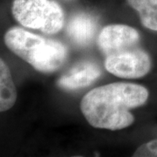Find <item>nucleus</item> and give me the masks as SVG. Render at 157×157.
I'll return each mask as SVG.
<instances>
[{
  "instance_id": "obj_1",
  "label": "nucleus",
  "mask_w": 157,
  "mask_h": 157,
  "mask_svg": "<svg viewBox=\"0 0 157 157\" xmlns=\"http://www.w3.org/2000/svg\"><path fill=\"white\" fill-rule=\"evenodd\" d=\"M147 98L148 91L140 85L111 83L89 91L80 102V109L94 128L115 131L133 124L131 109L142 106Z\"/></svg>"
},
{
  "instance_id": "obj_2",
  "label": "nucleus",
  "mask_w": 157,
  "mask_h": 157,
  "mask_svg": "<svg viewBox=\"0 0 157 157\" xmlns=\"http://www.w3.org/2000/svg\"><path fill=\"white\" fill-rule=\"evenodd\" d=\"M5 43L12 52L41 73L57 71L67 57V49L62 43L19 27H13L6 33Z\"/></svg>"
},
{
  "instance_id": "obj_3",
  "label": "nucleus",
  "mask_w": 157,
  "mask_h": 157,
  "mask_svg": "<svg viewBox=\"0 0 157 157\" xmlns=\"http://www.w3.org/2000/svg\"><path fill=\"white\" fill-rule=\"evenodd\" d=\"M11 11L23 26L47 35L57 33L64 25L62 8L53 0H14Z\"/></svg>"
},
{
  "instance_id": "obj_4",
  "label": "nucleus",
  "mask_w": 157,
  "mask_h": 157,
  "mask_svg": "<svg viewBox=\"0 0 157 157\" xmlns=\"http://www.w3.org/2000/svg\"><path fill=\"white\" fill-rule=\"evenodd\" d=\"M151 59L139 45L119 51L106 56L105 67L110 73L125 78L147 75L151 69Z\"/></svg>"
},
{
  "instance_id": "obj_5",
  "label": "nucleus",
  "mask_w": 157,
  "mask_h": 157,
  "mask_svg": "<svg viewBox=\"0 0 157 157\" xmlns=\"http://www.w3.org/2000/svg\"><path fill=\"white\" fill-rule=\"evenodd\" d=\"M140 35L135 28L125 25H110L101 30L98 37V46L106 56L139 45Z\"/></svg>"
},
{
  "instance_id": "obj_6",
  "label": "nucleus",
  "mask_w": 157,
  "mask_h": 157,
  "mask_svg": "<svg viewBox=\"0 0 157 157\" xmlns=\"http://www.w3.org/2000/svg\"><path fill=\"white\" fill-rule=\"evenodd\" d=\"M100 67L93 62L80 63L73 67L58 81V86L64 90H76L87 86L101 75Z\"/></svg>"
},
{
  "instance_id": "obj_7",
  "label": "nucleus",
  "mask_w": 157,
  "mask_h": 157,
  "mask_svg": "<svg viewBox=\"0 0 157 157\" xmlns=\"http://www.w3.org/2000/svg\"><path fill=\"white\" fill-rule=\"evenodd\" d=\"M97 30V21L94 17L86 13H79L68 22L67 32L74 43L80 45H87Z\"/></svg>"
},
{
  "instance_id": "obj_8",
  "label": "nucleus",
  "mask_w": 157,
  "mask_h": 157,
  "mask_svg": "<svg viewBox=\"0 0 157 157\" xmlns=\"http://www.w3.org/2000/svg\"><path fill=\"white\" fill-rule=\"evenodd\" d=\"M17 101V91L8 66L0 60V111L6 112L14 106Z\"/></svg>"
},
{
  "instance_id": "obj_9",
  "label": "nucleus",
  "mask_w": 157,
  "mask_h": 157,
  "mask_svg": "<svg viewBox=\"0 0 157 157\" xmlns=\"http://www.w3.org/2000/svg\"><path fill=\"white\" fill-rule=\"evenodd\" d=\"M127 2L139 13L143 26L157 31V0H127Z\"/></svg>"
},
{
  "instance_id": "obj_10",
  "label": "nucleus",
  "mask_w": 157,
  "mask_h": 157,
  "mask_svg": "<svg viewBox=\"0 0 157 157\" xmlns=\"http://www.w3.org/2000/svg\"><path fill=\"white\" fill-rule=\"evenodd\" d=\"M133 156L157 157V140L148 141L139 147L133 155Z\"/></svg>"
}]
</instances>
